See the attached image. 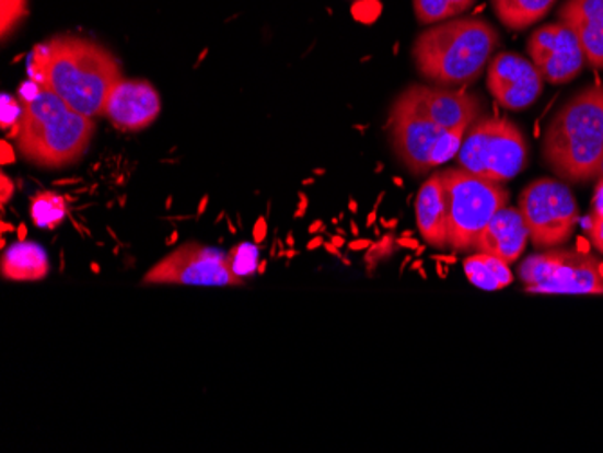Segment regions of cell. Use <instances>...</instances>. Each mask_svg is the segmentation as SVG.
Segmentation results:
<instances>
[{
    "instance_id": "6da1fadb",
    "label": "cell",
    "mask_w": 603,
    "mask_h": 453,
    "mask_svg": "<svg viewBox=\"0 0 603 453\" xmlns=\"http://www.w3.org/2000/svg\"><path fill=\"white\" fill-rule=\"evenodd\" d=\"M33 82L57 94L88 118H102L111 89L124 78L113 53L80 36H57L38 44L27 62Z\"/></svg>"
},
{
    "instance_id": "7a4b0ae2",
    "label": "cell",
    "mask_w": 603,
    "mask_h": 453,
    "mask_svg": "<svg viewBox=\"0 0 603 453\" xmlns=\"http://www.w3.org/2000/svg\"><path fill=\"white\" fill-rule=\"evenodd\" d=\"M19 100L22 116L11 129L16 149L33 165L62 169L88 152L93 141L94 119L72 111L40 83H22Z\"/></svg>"
},
{
    "instance_id": "3957f363",
    "label": "cell",
    "mask_w": 603,
    "mask_h": 453,
    "mask_svg": "<svg viewBox=\"0 0 603 453\" xmlns=\"http://www.w3.org/2000/svg\"><path fill=\"white\" fill-rule=\"evenodd\" d=\"M499 46V33L477 16L452 19L428 27L414 40L413 57L419 74L441 88L475 82Z\"/></svg>"
},
{
    "instance_id": "277c9868",
    "label": "cell",
    "mask_w": 603,
    "mask_h": 453,
    "mask_svg": "<svg viewBox=\"0 0 603 453\" xmlns=\"http://www.w3.org/2000/svg\"><path fill=\"white\" fill-rule=\"evenodd\" d=\"M546 165L560 179L599 177L603 161V83L583 89L558 111L542 140Z\"/></svg>"
},
{
    "instance_id": "5b68a950",
    "label": "cell",
    "mask_w": 603,
    "mask_h": 453,
    "mask_svg": "<svg viewBox=\"0 0 603 453\" xmlns=\"http://www.w3.org/2000/svg\"><path fill=\"white\" fill-rule=\"evenodd\" d=\"M443 179L447 217H449V249L474 252L480 233L491 217L508 207L510 194L505 186L485 179L461 166L439 172Z\"/></svg>"
},
{
    "instance_id": "8992f818",
    "label": "cell",
    "mask_w": 603,
    "mask_h": 453,
    "mask_svg": "<svg viewBox=\"0 0 603 453\" xmlns=\"http://www.w3.org/2000/svg\"><path fill=\"white\" fill-rule=\"evenodd\" d=\"M392 150L408 172L421 175L443 165L460 152L466 132L444 129L397 96L387 119Z\"/></svg>"
},
{
    "instance_id": "52a82bcc",
    "label": "cell",
    "mask_w": 603,
    "mask_h": 453,
    "mask_svg": "<svg viewBox=\"0 0 603 453\" xmlns=\"http://www.w3.org/2000/svg\"><path fill=\"white\" fill-rule=\"evenodd\" d=\"M457 163L464 171L502 185L526 169L527 143L511 119H477L464 135Z\"/></svg>"
},
{
    "instance_id": "ba28073f",
    "label": "cell",
    "mask_w": 603,
    "mask_h": 453,
    "mask_svg": "<svg viewBox=\"0 0 603 453\" xmlns=\"http://www.w3.org/2000/svg\"><path fill=\"white\" fill-rule=\"evenodd\" d=\"M526 293L603 294V271L589 253L552 252L527 257L519 269Z\"/></svg>"
},
{
    "instance_id": "9c48e42d",
    "label": "cell",
    "mask_w": 603,
    "mask_h": 453,
    "mask_svg": "<svg viewBox=\"0 0 603 453\" xmlns=\"http://www.w3.org/2000/svg\"><path fill=\"white\" fill-rule=\"evenodd\" d=\"M517 208L526 221L535 247H555L568 243L580 217L572 191L552 177L530 183L522 190Z\"/></svg>"
},
{
    "instance_id": "30bf717a",
    "label": "cell",
    "mask_w": 603,
    "mask_h": 453,
    "mask_svg": "<svg viewBox=\"0 0 603 453\" xmlns=\"http://www.w3.org/2000/svg\"><path fill=\"white\" fill-rule=\"evenodd\" d=\"M244 280L233 274L228 255L216 247L186 243L169 257L155 264L143 277V286H243Z\"/></svg>"
},
{
    "instance_id": "8fae6325",
    "label": "cell",
    "mask_w": 603,
    "mask_h": 453,
    "mask_svg": "<svg viewBox=\"0 0 603 453\" xmlns=\"http://www.w3.org/2000/svg\"><path fill=\"white\" fill-rule=\"evenodd\" d=\"M527 55L542 78L553 85L571 82L588 63L578 36L560 21L532 33Z\"/></svg>"
},
{
    "instance_id": "7c38bea8",
    "label": "cell",
    "mask_w": 603,
    "mask_h": 453,
    "mask_svg": "<svg viewBox=\"0 0 603 453\" xmlns=\"http://www.w3.org/2000/svg\"><path fill=\"white\" fill-rule=\"evenodd\" d=\"M486 85L497 104L510 111L532 107L544 88L535 63L517 53H500L490 62Z\"/></svg>"
},
{
    "instance_id": "4fadbf2b",
    "label": "cell",
    "mask_w": 603,
    "mask_h": 453,
    "mask_svg": "<svg viewBox=\"0 0 603 453\" xmlns=\"http://www.w3.org/2000/svg\"><path fill=\"white\" fill-rule=\"evenodd\" d=\"M160 114L158 89L141 78L124 77L111 89L102 118L121 132H140L154 124Z\"/></svg>"
},
{
    "instance_id": "5bb4252c",
    "label": "cell",
    "mask_w": 603,
    "mask_h": 453,
    "mask_svg": "<svg viewBox=\"0 0 603 453\" xmlns=\"http://www.w3.org/2000/svg\"><path fill=\"white\" fill-rule=\"evenodd\" d=\"M399 96L432 121L450 130L466 132L480 118L483 111L477 96L452 89L413 85Z\"/></svg>"
},
{
    "instance_id": "9a60e30c",
    "label": "cell",
    "mask_w": 603,
    "mask_h": 453,
    "mask_svg": "<svg viewBox=\"0 0 603 453\" xmlns=\"http://www.w3.org/2000/svg\"><path fill=\"white\" fill-rule=\"evenodd\" d=\"M527 241H530V230L521 210L505 207L491 217L485 232L477 239L474 252L490 253L510 266L521 258Z\"/></svg>"
},
{
    "instance_id": "2e32d148",
    "label": "cell",
    "mask_w": 603,
    "mask_h": 453,
    "mask_svg": "<svg viewBox=\"0 0 603 453\" xmlns=\"http://www.w3.org/2000/svg\"><path fill=\"white\" fill-rule=\"evenodd\" d=\"M558 16L578 36L585 62L603 69V0H566Z\"/></svg>"
},
{
    "instance_id": "e0dca14e",
    "label": "cell",
    "mask_w": 603,
    "mask_h": 453,
    "mask_svg": "<svg viewBox=\"0 0 603 453\" xmlns=\"http://www.w3.org/2000/svg\"><path fill=\"white\" fill-rule=\"evenodd\" d=\"M416 222L428 246L436 249L449 247V217L441 174H433L425 181L416 197Z\"/></svg>"
},
{
    "instance_id": "ac0fdd59",
    "label": "cell",
    "mask_w": 603,
    "mask_h": 453,
    "mask_svg": "<svg viewBox=\"0 0 603 453\" xmlns=\"http://www.w3.org/2000/svg\"><path fill=\"white\" fill-rule=\"evenodd\" d=\"M0 274L13 282H36L49 274V258L35 243H16L5 249L0 263Z\"/></svg>"
},
{
    "instance_id": "d6986e66",
    "label": "cell",
    "mask_w": 603,
    "mask_h": 453,
    "mask_svg": "<svg viewBox=\"0 0 603 453\" xmlns=\"http://www.w3.org/2000/svg\"><path fill=\"white\" fill-rule=\"evenodd\" d=\"M463 268L469 283L485 291L505 289L513 282V274L508 268V264L490 253L477 252L475 255H469L464 258Z\"/></svg>"
},
{
    "instance_id": "ffe728a7",
    "label": "cell",
    "mask_w": 603,
    "mask_h": 453,
    "mask_svg": "<svg viewBox=\"0 0 603 453\" xmlns=\"http://www.w3.org/2000/svg\"><path fill=\"white\" fill-rule=\"evenodd\" d=\"M557 0H491L499 21L510 30H526L552 11Z\"/></svg>"
},
{
    "instance_id": "44dd1931",
    "label": "cell",
    "mask_w": 603,
    "mask_h": 453,
    "mask_svg": "<svg viewBox=\"0 0 603 453\" xmlns=\"http://www.w3.org/2000/svg\"><path fill=\"white\" fill-rule=\"evenodd\" d=\"M66 201L68 199L57 194V191H38L36 196L32 197V207H30L33 224L36 228H42V230H49V232L57 230L68 216Z\"/></svg>"
},
{
    "instance_id": "7402d4cb",
    "label": "cell",
    "mask_w": 603,
    "mask_h": 453,
    "mask_svg": "<svg viewBox=\"0 0 603 453\" xmlns=\"http://www.w3.org/2000/svg\"><path fill=\"white\" fill-rule=\"evenodd\" d=\"M474 2L475 0H413V5L418 22L432 26L463 15Z\"/></svg>"
},
{
    "instance_id": "603a6c76",
    "label": "cell",
    "mask_w": 603,
    "mask_h": 453,
    "mask_svg": "<svg viewBox=\"0 0 603 453\" xmlns=\"http://www.w3.org/2000/svg\"><path fill=\"white\" fill-rule=\"evenodd\" d=\"M258 247L250 243L237 244L228 253V264L233 274L237 275L239 279H246L257 274L258 268Z\"/></svg>"
},
{
    "instance_id": "cb8c5ba5",
    "label": "cell",
    "mask_w": 603,
    "mask_h": 453,
    "mask_svg": "<svg viewBox=\"0 0 603 453\" xmlns=\"http://www.w3.org/2000/svg\"><path fill=\"white\" fill-rule=\"evenodd\" d=\"M27 16V0H0V33L8 38Z\"/></svg>"
},
{
    "instance_id": "d4e9b609",
    "label": "cell",
    "mask_w": 603,
    "mask_h": 453,
    "mask_svg": "<svg viewBox=\"0 0 603 453\" xmlns=\"http://www.w3.org/2000/svg\"><path fill=\"white\" fill-rule=\"evenodd\" d=\"M394 243H396L394 233H387V235H385L380 243L371 244V247L367 249L366 255V263L367 266H369V269H371V266L374 268L380 258L391 257L392 252H394V247H392L394 246Z\"/></svg>"
},
{
    "instance_id": "484cf974",
    "label": "cell",
    "mask_w": 603,
    "mask_h": 453,
    "mask_svg": "<svg viewBox=\"0 0 603 453\" xmlns=\"http://www.w3.org/2000/svg\"><path fill=\"white\" fill-rule=\"evenodd\" d=\"M22 116L21 100L10 98L8 94L2 96V129H13Z\"/></svg>"
},
{
    "instance_id": "4316f807",
    "label": "cell",
    "mask_w": 603,
    "mask_h": 453,
    "mask_svg": "<svg viewBox=\"0 0 603 453\" xmlns=\"http://www.w3.org/2000/svg\"><path fill=\"white\" fill-rule=\"evenodd\" d=\"M588 237L603 253V208H596L593 216L589 217Z\"/></svg>"
},
{
    "instance_id": "83f0119b",
    "label": "cell",
    "mask_w": 603,
    "mask_h": 453,
    "mask_svg": "<svg viewBox=\"0 0 603 453\" xmlns=\"http://www.w3.org/2000/svg\"><path fill=\"white\" fill-rule=\"evenodd\" d=\"M266 235H268V226H266V221H264V217H260V219H257V222H255V226H253V241H255V244H263L264 241H266Z\"/></svg>"
},
{
    "instance_id": "f1b7e54d",
    "label": "cell",
    "mask_w": 603,
    "mask_h": 453,
    "mask_svg": "<svg viewBox=\"0 0 603 453\" xmlns=\"http://www.w3.org/2000/svg\"><path fill=\"white\" fill-rule=\"evenodd\" d=\"M11 196H13V183H10L8 175H2V205L10 201Z\"/></svg>"
},
{
    "instance_id": "f546056e",
    "label": "cell",
    "mask_w": 603,
    "mask_h": 453,
    "mask_svg": "<svg viewBox=\"0 0 603 453\" xmlns=\"http://www.w3.org/2000/svg\"><path fill=\"white\" fill-rule=\"evenodd\" d=\"M371 244L372 241H369V239H356L352 243L347 244V247H349L351 252H363V249H369Z\"/></svg>"
},
{
    "instance_id": "4dcf8cb0",
    "label": "cell",
    "mask_w": 603,
    "mask_h": 453,
    "mask_svg": "<svg viewBox=\"0 0 603 453\" xmlns=\"http://www.w3.org/2000/svg\"><path fill=\"white\" fill-rule=\"evenodd\" d=\"M397 246L403 247V249H418L419 243L418 239L410 237H399L396 241Z\"/></svg>"
},
{
    "instance_id": "1f68e13d",
    "label": "cell",
    "mask_w": 603,
    "mask_h": 453,
    "mask_svg": "<svg viewBox=\"0 0 603 453\" xmlns=\"http://www.w3.org/2000/svg\"><path fill=\"white\" fill-rule=\"evenodd\" d=\"M2 163H13V149L5 141L2 143Z\"/></svg>"
},
{
    "instance_id": "d6a6232c",
    "label": "cell",
    "mask_w": 603,
    "mask_h": 453,
    "mask_svg": "<svg viewBox=\"0 0 603 453\" xmlns=\"http://www.w3.org/2000/svg\"><path fill=\"white\" fill-rule=\"evenodd\" d=\"M324 237L322 235H315V237L311 239L310 243H308V249L310 252H315V249H318V247L324 246Z\"/></svg>"
},
{
    "instance_id": "836d02e7",
    "label": "cell",
    "mask_w": 603,
    "mask_h": 453,
    "mask_svg": "<svg viewBox=\"0 0 603 453\" xmlns=\"http://www.w3.org/2000/svg\"><path fill=\"white\" fill-rule=\"evenodd\" d=\"M432 260H436V263L455 264L457 263V257L455 255H433Z\"/></svg>"
},
{
    "instance_id": "e575fe53",
    "label": "cell",
    "mask_w": 603,
    "mask_h": 453,
    "mask_svg": "<svg viewBox=\"0 0 603 453\" xmlns=\"http://www.w3.org/2000/svg\"><path fill=\"white\" fill-rule=\"evenodd\" d=\"M325 252L329 253V255H335V257L341 258L344 255H341L340 247H336L335 244L331 243H324Z\"/></svg>"
},
{
    "instance_id": "d590c367",
    "label": "cell",
    "mask_w": 603,
    "mask_h": 453,
    "mask_svg": "<svg viewBox=\"0 0 603 453\" xmlns=\"http://www.w3.org/2000/svg\"><path fill=\"white\" fill-rule=\"evenodd\" d=\"M16 237H19V243H26L27 226L24 222H22L21 226L16 228Z\"/></svg>"
},
{
    "instance_id": "8d00e7d4",
    "label": "cell",
    "mask_w": 603,
    "mask_h": 453,
    "mask_svg": "<svg viewBox=\"0 0 603 453\" xmlns=\"http://www.w3.org/2000/svg\"><path fill=\"white\" fill-rule=\"evenodd\" d=\"M322 226H324V222L320 221V219H316L313 224L310 226V233L315 237V235H320V230H322Z\"/></svg>"
},
{
    "instance_id": "74e56055",
    "label": "cell",
    "mask_w": 603,
    "mask_h": 453,
    "mask_svg": "<svg viewBox=\"0 0 603 453\" xmlns=\"http://www.w3.org/2000/svg\"><path fill=\"white\" fill-rule=\"evenodd\" d=\"M331 243L335 244L336 247H344L347 244L346 237H341V235H333Z\"/></svg>"
},
{
    "instance_id": "f35d334b",
    "label": "cell",
    "mask_w": 603,
    "mask_h": 453,
    "mask_svg": "<svg viewBox=\"0 0 603 453\" xmlns=\"http://www.w3.org/2000/svg\"><path fill=\"white\" fill-rule=\"evenodd\" d=\"M16 228L13 226V224H10V222H2V226H0V232L8 233V232H15Z\"/></svg>"
},
{
    "instance_id": "ab89813d",
    "label": "cell",
    "mask_w": 603,
    "mask_h": 453,
    "mask_svg": "<svg viewBox=\"0 0 603 453\" xmlns=\"http://www.w3.org/2000/svg\"><path fill=\"white\" fill-rule=\"evenodd\" d=\"M177 239H179V233L172 232L171 237L166 239V246H174L177 243Z\"/></svg>"
},
{
    "instance_id": "60d3db41",
    "label": "cell",
    "mask_w": 603,
    "mask_h": 453,
    "mask_svg": "<svg viewBox=\"0 0 603 453\" xmlns=\"http://www.w3.org/2000/svg\"><path fill=\"white\" fill-rule=\"evenodd\" d=\"M382 224L387 228V230H394V228L397 226V219H392V221H385V219H383Z\"/></svg>"
},
{
    "instance_id": "b9f144b4",
    "label": "cell",
    "mask_w": 603,
    "mask_h": 453,
    "mask_svg": "<svg viewBox=\"0 0 603 453\" xmlns=\"http://www.w3.org/2000/svg\"><path fill=\"white\" fill-rule=\"evenodd\" d=\"M297 255H299V252L293 249V247H288V249H286V260H291V258L297 257Z\"/></svg>"
},
{
    "instance_id": "7bdbcfd3",
    "label": "cell",
    "mask_w": 603,
    "mask_h": 453,
    "mask_svg": "<svg viewBox=\"0 0 603 453\" xmlns=\"http://www.w3.org/2000/svg\"><path fill=\"white\" fill-rule=\"evenodd\" d=\"M374 222H376V210L372 211L371 216L367 217V228H372Z\"/></svg>"
},
{
    "instance_id": "ee69618b",
    "label": "cell",
    "mask_w": 603,
    "mask_h": 453,
    "mask_svg": "<svg viewBox=\"0 0 603 453\" xmlns=\"http://www.w3.org/2000/svg\"><path fill=\"white\" fill-rule=\"evenodd\" d=\"M207 202H208V197H205V199H202L201 201V205H199V210H197V216H202V213H205V210H207Z\"/></svg>"
},
{
    "instance_id": "f6af8a7d",
    "label": "cell",
    "mask_w": 603,
    "mask_h": 453,
    "mask_svg": "<svg viewBox=\"0 0 603 453\" xmlns=\"http://www.w3.org/2000/svg\"><path fill=\"white\" fill-rule=\"evenodd\" d=\"M266 268H268V263H266V260H260V263H258L257 275H263Z\"/></svg>"
},
{
    "instance_id": "bcb514c9",
    "label": "cell",
    "mask_w": 603,
    "mask_h": 453,
    "mask_svg": "<svg viewBox=\"0 0 603 453\" xmlns=\"http://www.w3.org/2000/svg\"><path fill=\"white\" fill-rule=\"evenodd\" d=\"M351 232L356 239L360 237V228H358V224H356L355 221H351Z\"/></svg>"
},
{
    "instance_id": "7dc6e473",
    "label": "cell",
    "mask_w": 603,
    "mask_h": 453,
    "mask_svg": "<svg viewBox=\"0 0 603 453\" xmlns=\"http://www.w3.org/2000/svg\"><path fill=\"white\" fill-rule=\"evenodd\" d=\"M286 246H288V247H293L294 246L293 233H288V237H286Z\"/></svg>"
},
{
    "instance_id": "c3c4849f",
    "label": "cell",
    "mask_w": 603,
    "mask_h": 453,
    "mask_svg": "<svg viewBox=\"0 0 603 453\" xmlns=\"http://www.w3.org/2000/svg\"><path fill=\"white\" fill-rule=\"evenodd\" d=\"M421 266H424V260H421V258H416V260H414L413 263V269L414 271H416V269H421Z\"/></svg>"
},
{
    "instance_id": "681fc988",
    "label": "cell",
    "mask_w": 603,
    "mask_h": 453,
    "mask_svg": "<svg viewBox=\"0 0 603 453\" xmlns=\"http://www.w3.org/2000/svg\"><path fill=\"white\" fill-rule=\"evenodd\" d=\"M91 271H93V274H100V271H102L100 264L91 263Z\"/></svg>"
},
{
    "instance_id": "f907efd6",
    "label": "cell",
    "mask_w": 603,
    "mask_h": 453,
    "mask_svg": "<svg viewBox=\"0 0 603 453\" xmlns=\"http://www.w3.org/2000/svg\"><path fill=\"white\" fill-rule=\"evenodd\" d=\"M228 226H230V232H232V235H237V228L233 226L232 221L228 219Z\"/></svg>"
},
{
    "instance_id": "816d5d0a",
    "label": "cell",
    "mask_w": 603,
    "mask_h": 453,
    "mask_svg": "<svg viewBox=\"0 0 603 453\" xmlns=\"http://www.w3.org/2000/svg\"><path fill=\"white\" fill-rule=\"evenodd\" d=\"M408 263H413V258L410 257L405 258V263L402 264V269H399V274L403 275V271H405V266H407Z\"/></svg>"
},
{
    "instance_id": "f5cc1de1",
    "label": "cell",
    "mask_w": 603,
    "mask_h": 453,
    "mask_svg": "<svg viewBox=\"0 0 603 453\" xmlns=\"http://www.w3.org/2000/svg\"><path fill=\"white\" fill-rule=\"evenodd\" d=\"M425 252V246H419L418 249H416V257H421Z\"/></svg>"
},
{
    "instance_id": "db71d44e",
    "label": "cell",
    "mask_w": 603,
    "mask_h": 453,
    "mask_svg": "<svg viewBox=\"0 0 603 453\" xmlns=\"http://www.w3.org/2000/svg\"><path fill=\"white\" fill-rule=\"evenodd\" d=\"M336 235H341V237H346V230H341V228H338V230H336Z\"/></svg>"
},
{
    "instance_id": "11a10c76",
    "label": "cell",
    "mask_w": 603,
    "mask_h": 453,
    "mask_svg": "<svg viewBox=\"0 0 603 453\" xmlns=\"http://www.w3.org/2000/svg\"><path fill=\"white\" fill-rule=\"evenodd\" d=\"M402 237H413V232H410V230H405V232L402 233Z\"/></svg>"
},
{
    "instance_id": "9f6ffc18",
    "label": "cell",
    "mask_w": 603,
    "mask_h": 453,
    "mask_svg": "<svg viewBox=\"0 0 603 453\" xmlns=\"http://www.w3.org/2000/svg\"><path fill=\"white\" fill-rule=\"evenodd\" d=\"M341 263L346 264V266H351V260L347 257H341Z\"/></svg>"
},
{
    "instance_id": "6f0895ef",
    "label": "cell",
    "mask_w": 603,
    "mask_h": 453,
    "mask_svg": "<svg viewBox=\"0 0 603 453\" xmlns=\"http://www.w3.org/2000/svg\"><path fill=\"white\" fill-rule=\"evenodd\" d=\"M419 271V275H421V279H427V274H425V269L421 268V269H418Z\"/></svg>"
},
{
    "instance_id": "680465c9",
    "label": "cell",
    "mask_w": 603,
    "mask_h": 453,
    "mask_svg": "<svg viewBox=\"0 0 603 453\" xmlns=\"http://www.w3.org/2000/svg\"><path fill=\"white\" fill-rule=\"evenodd\" d=\"M351 211H352V213H356V211H358V207H356L355 201H351Z\"/></svg>"
},
{
    "instance_id": "91938a15",
    "label": "cell",
    "mask_w": 603,
    "mask_h": 453,
    "mask_svg": "<svg viewBox=\"0 0 603 453\" xmlns=\"http://www.w3.org/2000/svg\"><path fill=\"white\" fill-rule=\"evenodd\" d=\"M599 177H600V181H603V161H602V166H600Z\"/></svg>"
}]
</instances>
